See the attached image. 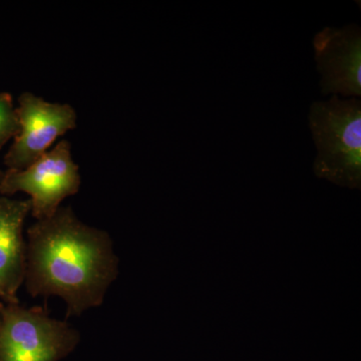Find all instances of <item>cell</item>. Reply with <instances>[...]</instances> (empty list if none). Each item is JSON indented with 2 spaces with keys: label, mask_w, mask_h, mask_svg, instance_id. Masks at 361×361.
Returning <instances> with one entry per match:
<instances>
[{
  "label": "cell",
  "mask_w": 361,
  "mask_h": 361,
  "mask_svg": "<svg viewBox=\"0 0 361 361\" xmlns=\"http://www.w3.org/2000/svg\"><path fill=\"white\" fill-rule=\"evenodd\" d=\"M25 283L32 297H61L66 315L99 307L118 274V258L108 232L61 207L27 231Z\"/></svg>",
  "instance_id": "1"
},
{
  "label": "cell",
  "mask_w": 361,
  "mask_h": 361,
  "mask_svg": "<svg viewBox=\"0 0 361 361\" xmlns=\"http://www.w3.org/2000/svg\"><path fill=\"white\" fill-rule=\"evenodd\" d=\"M315 145L316 177L350 190L361 188V101L332 96L315 101L308 111Z\"/></svg>",
  "instance_id": "2"
},
{
  "label": "cell",
  "mask_w": 361,
  "mask_h": 361,
  "mask_svg": "<svg viewBox=\"0 0 361 361\" xmlns=\"http://www.w3.org/2000/svg\"><path fill=\"white\" fill-rule=\"evenodd\" d=\"M80 334L42 307L18 303L0 310V361H59L80 343Z\"/></svg>",
  "instance_id": "3"
},
{
  "label": "cell",
  "mask_w": 361,
  "mask_h": 361,
  "mask_svg": "<svg viewBox=\"0 0 361 361\" xmlns=\"http://www.w3.org/2000/svg\"><path fill=\"white\" fill-rule=\"evenodd\" d=\"M82 178L71 155L70 142L63 140L23 170H9L0 182V192H23L30 197L32 217H52L68 197L80 191Z\"/></svg>",
  "instance_id": "4"
},
{
  "label": "cell",
  "mask_w": 361,
  "mask_h": 361,
  "mask_svg": "<svg viewBox=\"0 0 361 361\" xmlns=\"http://www.w3.org/2000/svg\"><path fill=\"white\" fill-rule=\"evenodd\" d=\"M16 116L18 134L6 158L14 171L32 165L61 135L77 127V111L71 104L49 103L30 92L21 94Z\"/></svg>",
  "instance_id": "5"
},
{
  "label": "cell",
  "mask_w": 361,
  "mask_h": 361,
  "mask_svg": "<svg viewBox=\"0 0 361 361\" xmlns=\"http://www.w3.org/2000/svg\"><path fill=\"white\" fill-rule=\"evenodd\" d=\"M313 49L323 96L361 97V28L353 23L325 26L315 33Z\"/></svg>",
  "instance_id": "6"
},
{
  "label": "cell",
  "mask_w": 361,
  "mask_h": 361,
  "mask_svg": "<svg viewBox=\"0 0 361 361\" xmlns=\"http://www.w3.org/2000/svg\"><path fill=\"white\" fill-rule=\"evenodd\" d=\"M30 211V199H0V297L8 304L18 303L16 293L25 281L26 246L23 229Z\"/></svg>",
  "instance_id": "7"
},
{
  "label": "cell",
  "mask_w": 361,
  "mask_h": 361,
  "mask_svg": "<svg viewBox=\"0 0 361 361\" xmlns=\"http://www.w3.org/2000/svg\"><path fill=\"white\" fill-rule=\"evenodd\" d=\"M18 120L13 99L9 94H0V148L18 134Z\"/></svg>",
  "instance_id": "8"
},
{
  "label": "cell",
  "mask_w": 361,
  "mask_h": 361,
  "mask_svg": "<svg viewBox=\"0 0 361 361\" xmlns=\"http://www.w3.org/2000/svg\"><path fill=\"white\" fill-rule=\"evenodd\" d=\"M2 177H4V175L0 174V182H1Z\"/></svg>",
  "instance_id": "9"
},
{
  "label": "cell",
  "mask_w": 361,
  "mask_h": 361,
  "mask_svg": "<svg viewBox=\"0 0 361 361\" xmlns=\"http://www.w3.org/2000/svg\"><path fill=\"white\" fill-rule=\"evenodd\" d=\"M1 308H2V305H0V310H1Z\"/></svg>",
  "instance_id": "10"
}]
</instances>
